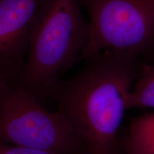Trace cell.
I'll return each mask as SVG.
<instances>
[{"instance_id": "obj_4", "label": "cell", "mask_w": 154, "mask_h": 154, "mask_svg": "<svg viewBox=\"0 0 154 154\" xmlns=\"http://www.w3.org/2000/svg\"><path fill=\"white\" fill-rule=\"evenodd\" d=\"M88 17L81 59L103 51L138 58L154 52V0H78Z\"/></svg>"}, {"instance_id": "obj_7", "label": "cell", "mask_w": 154, "mask_h": 154, "mask_svg": "<svg viewBox=\"0 0 154 154\" xmlns=\"http://www.w3.org/2000/svg\"><path fill=\"white\" fill-rule=\"evenodd\" d=\"M154 109V66H146L140 72L131 92L128 109Z\"/></svg>"}, {"instance_id": "obj_6", "label": "cell", "mask_w": 154, "mask_h": 154, "mask_svg": "<svg viewBox=\"0 0 154 154\" xmlns=\"http://www.w3.org/2000/svg\"><path fill=\"white\" fill-rule=\"evenodd\" d=\"M118 146L125 154H154V112L133 119Z\"/></svg>"}, {"instance_id": "obj_5", "label": "cell", "mask_w": 154, "mask_h": 154, "mask_svg": "<svg viewBox=\"0 0 154 154\" xmlns=\"http://www.w3.org/2000/svg\"><path fill=\"white\" fill-rule=\"evenodd\" d=\"M44 0H0V79L17 84L26 59L32 25Z\"/></svg>"}, {"instance_id": "obj_2", "label": "cell", "mask_w": 154, "mask_h": 154, "mask_svg": "<svg viewBox=\"0 0 154 154\" xmlns=\"http://www.w3.org/2000/svg\"><path fill=\"white\" fill-rule=\"evenodd\" d=\"M88 38V22L78 0H44L31 27L17 84L38 99L52 97L63 73L81 58Z\"/></svg>"}, {"instance_id": "obj_9", "label": "cell", "mask_w": 154, "mask_h": 154, "mask_svg": "<svg viewBox=\"0 0 154 154\" xmlns=\"http://www.w3.org/2000/svg\"><path fill=\"white\" fill-rule=\"evenodd\" d=\"M113 154H125L124 152H123L120 149V148L119 147V146H117L116 149V151L114 152V153Z\"/></svg>"}, {"instance_id": "obj_10", "label": "cell", "mask_w": 154, "mask_h": 154, "mask_svg": "<svg viewBox=\"0 0 154 154\" xmlns=\"http://www.w3.org/2000/svg\"><path fill=\"white\" fill-rule=\"evenodd\" d=\"M5 82H5V81H3V80H2V79H0V87H1L3 83H5Z\"/></svg>"}, {"instance_id": "obj_8", "label": "cell", "mask_w": 154, "mask_h": 154, "mask_svg": "<svg viewBox=\"0 0 154 154\" xmlns=\"http://www.w3.org/2000/svg\"><path fill=\"white\" fill-rule=\"evenodd\" d=\"M0 154H56L42 150L11 145L0 141Z\"/></svg>"}, {"instance_id": "obj_1", "label": "cell", "mask_w": 154, "mask_h": 154, "mask_svg": "<svg viewBox=\"0 0 154 154\" xmlns=\"http://www.w3.org/2000/svg\"><path fill=\"white\" fill-rule=\"evenodd\" d=\"M137 59L106 51L85 59L86 65L61 81L52 97L86 154H113L134 84L140 73Z\"/></svg>"}, {"instance_id": "obj_3", "label": "cell", "mask_w": 154, "mask_h": 154, "mask_svg": "<svg viewBox=\"0 0 154 154\" xmlns=\"http://www.w3.org/2000/svg\"><path fill=\"white\" fill-rule=\"evenodd\" d=\"M0 141L56 154H86L66 116L48 111L18 84L0 87Z\"/></svg>"}]
</instances>
